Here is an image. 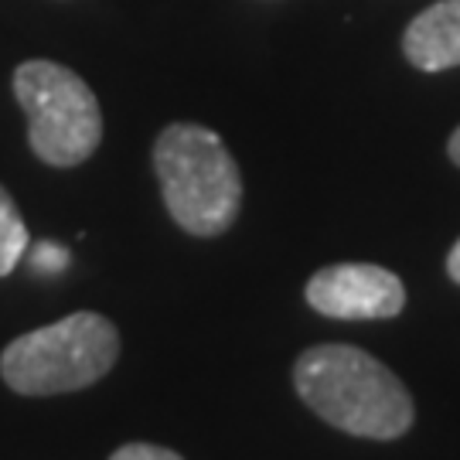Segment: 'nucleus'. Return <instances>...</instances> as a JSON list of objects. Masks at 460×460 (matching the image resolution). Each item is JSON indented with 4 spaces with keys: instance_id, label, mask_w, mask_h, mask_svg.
<instances>
[{
    "instance_id": "obj_5",
    "label": "nucleus",
    "mask_w": 460,
    "mask_h": 460,
    "mask_svg": "<svg viewBox=\"0 0 460 460\" xmlns=\"http://www.w3.org/2000/svg\"><path fill=\"white\" fill-rule=\"evenodd\" d=\"M307 304L338 321H389L406 307V287L376 263H334L307 279Z\"/></svg>"
},
{
    "instance_id": "obj_3",
    "label": "nucleus",
    "mask_w": 460,
    "mask_h": 460,
    "mask_svg": "<svg viewBox=\"0 0 460 460\" xmlns=\"http://www.w3.org/2000/svg\"><path fill=\"white\" fill-rule=\"evenodd\" d=\"M119 358V331L96 311H75L14 338L0 355V378L17 395L89 389Z\"/></svg>"
},
{
    "instance_id": "obj_4",
    "label": "nucleus",
    "mask_w": 460,
    "mask_h": 460,
    "mask_svg": "<svg viewBox=\"0 0 460 460\" xmlns=\"http://www.w3.org/2000/svg\"><path fill=\"white\" fill-rule=\"evenodd\" d=\"M14 96L28 116V144L51 167H79L102 140L96 93L72 68L31 58L14 72Z\"/></svg>"
},
{
    "instance_id": "obj_6",
    "label": "nucleus",
    "mask_w": 460,
    "mask_h": 460,
    "mask_svg": "<svg viewBox=\"0 0 460 460\" xmlns=\"http://www.w3.org/2000/svg\"><path fill=\"white\" fill-rule=\"evenodd\" d=\"M402 51L423 72L460 66V0H437L410 21Z\"/></svg>"
},
{
    "instance_id": "obj_2",
    "label": "nucleus",
    "mask_w": 460,
    "mask_h": 460,
    "mask_svg": "<svg viewBox=\"0 0 460 460\" xmlns=\"http://www.w3.org/2000/svg\"><path fill=\"white\" fill-rule=\"evenodd\" d=\"M154 171L171 218L191 235L212 239L235 222L243 178L222 137L198 123H171L154 144Z\"/></svg>"
},
{
    "instance_id": "obj_1",
    "label": "nucleus",
    "mask_w": 460,
    "mask_h": 460,
    "mask_svg": "<svg viewBox=\"0 0 460 460\" xmlns=\"http://www.w3.org/2000/svg\"><path fill=\"white\" fill-rule=\"evenodd\" d=\"M304 406L341 433L365 440H395L412 427L410 389L355 345H314L294 365Z\"/></svg>"
},
{
    "instance_id": "obj_10",
    "label": "nucleus",
    "mask_w": 460,
    "mask_h": 460,
    "mask_svg": "<svg viewBox=\"0 0 460 460\" xmlns=\"http://www.w3.org/2000/svg\"><path fill=\"white\" fill-rule=\"evenodd\" d=\"M447 273H450L454 283H460V239L450 246V252H447Z\"/></svg>"
},
{
    "instance_id": "obj_11",
    "label": "nucleus",
    "mask_w": 460,
    "mask_h": 460,
    "mask_svg": "<svg viewBox=\"0 0 460 460\" xmlns=\"http://www.w3.org/2000/svg\"><path fill=\"white\" fill-rule=\"evenodd\" d=\"M447 154H450V161L460 167V127L450 133V140H447Z\"/></svg>"
},
{
    "instance_id": "obj_9",
    "label": "nucleus",
    "mask_w": 460,
    "mask_h": 460,
    "mask_svg": "<svg viewBox=\"0 0 460 460\" xmlns=\"http://www.w3.org/2000/svg\"><path fill=\"white\" fill-rule=\"evenodd\" d=\"M68 263L66 249H58L55 243H41L38 252H34V266L38 270H62Z\"/></svg>"
},
{
    "instance_id": "obj_8",
    "label": "nucleus",
    "mask_w": 460,
    "mask_h": 460,
    "mask_svg": "<svg viewBox=\"0 0 460 460\" xmlns=\"http://www.w3.org/2000/svg\"><path fill=\"white\" fill-rule=\"evenodd\" d=\"M110 460H184L178 450H167L157 444H123Z\"/></svg>"
},
{
    "instance_id": "obj_7",
    "label": "nucleus",
    "mask_w": 460,
    "mask_h": 460,
    "mask_svg": "<svg viewBox=\"0 0 460 460\" xmlns=\"http://www.w3.org/2000/svg\"><path fill=\"white\" fill-rule=\"evenodd\" d=\"M28 243H31L28 226L17 212L14 198L7 195V188L0 184V277H7L21 263V256L28 252Z\"/></svg>"
}]
</instances>
